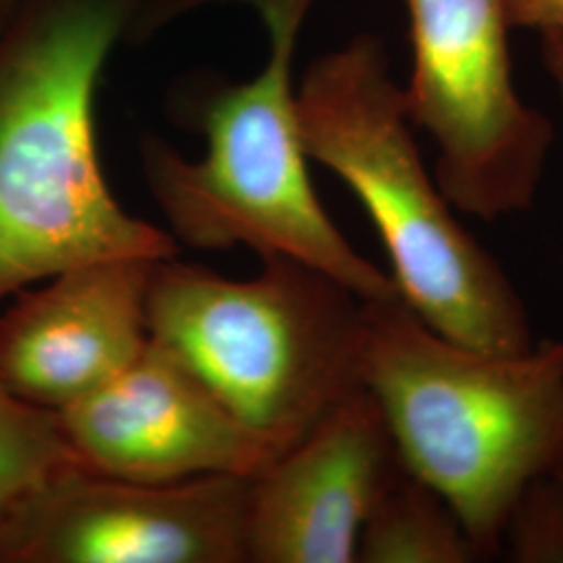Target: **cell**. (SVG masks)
<instances>
[{
  "label": "cell",
  "mask_w": 563,
  "mask_h": 563,
  "mask_svg": "<svg viewBox=\"0 0 563 563\" xmlns=\"http://www.w3.org/2000/svg\"><path fill=\"white\" fill-rule=\"evenodd\" d=\"M558 476H560V481H562L563 484V467L562 470H558Z\"/></svg>",
  "instance_id": "ac0fdd59"
},
{
  "label": "cell",
  "mask_w": 563,
  "mask_h": 563,
  "mask_svg": "<svg viewBox=\"0 0 563 563\" xmlns=\"http://www.w3.org/2000/svg\"><path fill=\"white\" fill-rule=\"evenodd\" d=\"M413 125L439 148L434 178L449 202L495 222L528 211L555 130L514 81L505 0H402Z\"/></svg>",
  "instance_id": "8992f818"
},
{
  "label": "cell",
  "mask_w": 563,
  "mask_h": 563,
  "mask_svg": "<svg viewBox=\"0 0 563 563\" xmlns=\"http://www.w3.org/2000/svg\"><path fill=\"white\" fill-rule=\"evenodd\" d=\"M78 467L57 413L0 388V547L23 509L67 470Z\"/></svg>",
  "instance_id": "7c38bea8"
},
{
  "label": "cell",
  "mask_w": 563,
  "mask_h": 563,
  "mask_svg": "<svg viewBox=\"0 0 563 563\" xmlns=\"http://www.w3.org/2000/svg\"><path fill=\"white\" fill-rule=\"evenodd\" d=\"M57 420L80 470L132 483L253 478L276 460L178 355L153 339L115 378L57 411Z\"/></svg>",
  "instance_id": "ba28073f"
},
{
  "label": "cell",
  "mask_w": 563,
  "mask_h": 563,
  "mask_svg": "<svg viewBox=\"0 0 563 563\" xmlns=\"http://www.w3.org/2000/svg\"><path fill=\"white\" fill-rule=\"evenodd\" d=\"M511 27L563 32V0H505Z\"/></svg>",
  "instance_id": "5bb4252c"
},
{
  "label": "cell",
  "mask_w": 563,
  "mask_h": 563,
  "mask_svg": "<svg viewBox=\"0 0 563 563\" xmlns=\"http://www.w3.org/2000/svg\"><path fill=\"white\" fill-rule=\"evenodd\" d=\"M153 262L84 263L15 292L0 309V388L57 413L115 378L151 339Z\"/></svg>",
  "instance_id": "30bf717a"
},
{
  "label": "cell",
  "mask_w": 563,
  "mask_h": 563,
  "mask_svg": "<svg viewBox=\"0 0 563 563\" xmlns=\"http://www.w3.org/2000/svg\"><path fill=\"white\" fill-rule=\"evenodd\" d=\"M23 2L25 0H0V36L11 25V21L15 20Z\"/></svg>",
  "instance_id": "e0dca14e"
},
{
  "label": "cell",
  "mask_w": 563,
  "mask_h": 563,
  "mask_svg": "<svg viewBox=\"0 0 563 563\" xmlns=\"http://www.w3.org/2000/svg\"><path fill=\"white\" fill-rule=\"evenodd\" d=\"M176 0H144L128 41L144 42L167 23V13Z\"/></svg>",
  "instance_id": "9a60e30c"
},
{
  "label": "cell",
  "mask_w": 563,
  "mask_h": 563,
  "mask_svg": "<svg viewBox=\"0 0 563 563\" xmlns=\"http://www.w3.org/2000/svg\"><path fill=\"white\" fill-rule=\"evenodd\" d=\"M213 2L253 7L267 27L269 55L253 80L205 78L178 88V120L207 142L201 162L184 159L157 136L142 139V176L172 236L195 249L244 244L297 260L362 301L401 297L390 274L346 241L309 178L292 63L316 0H184V7Z\"/></svg>",
  "instance_id": "3957f363"
},
{
  "label": "cell",
  "mask_w": 563,
  "mask_h": 563,
  "mask_svg": "<svg viewBox=\"0 0 563 563\" xmlns=\"http://www.w3.org/2000/svg\"><path fill=\"white\" fill-rule=\"evenodd\" d=\"M228 280L176 257L148 280V334L178 355L278 460L365 388L363 301L284 255Z\"/></svg>",
  "instance_id": "5b68a950"
},
{
  "label": "cell",
  "mask_w": 563,
  "mask_h": 563,
  "mask_svg": "<svg viewBox=\"0 0 563 563\" xmlns=\"http://www.w3.org/2000/svg\"><path fill=\"white\" fill-rule=\"evenodd\" d=\"M363 380L409 474L453 507L481 560L501 555L523 490L563 467V342L488 353L402 301H363Z\"/></svg>",
  "instance_id": "7a4b0ae2"
},
{
  "label": "cell",
  "mask_w": 563,
  "mask_h": 563,
  "mask_svg": "<svg viewBox=\"0 0 563 563\" xmlns=\"http://www.w3.org/2000/svg\"><path fill=\"white\" fill-rule=\"evenodd\" d=\"M543 63L563 102V32H543Z\"/></svg>",
  "instance_id": "2e32d148"
},
{
  "label": "cell",
  "mask_w": 563,
  "mask_h": 563,
  "mask_svg": "<svg viewBox=\"0 0 563 563\" xmlns=\"http://www.w3.org/2000/svg\"><path fill=\"white\" fill-rule=\"evenodd\" d=\"M402 472L383 409L362 388L251 478L246 563L357 562L363 523Z\"/></svg>",
  "instance_id": "9c48e42d"
},
{
  "label": "cell",
  "mask_w": 563,
  "mask_h": 563,
  "mask_svg": "<svg viewBox=\"0 0 563 563\" xmlns=\"http://www.w3.org/2000/svg\"><path fill=\"white\" fill-rule=\"evenodd\" d=\"M504 549L514 562H563V484L555 474L523 490L505 526Z\"/></svg>",
  "instance_id": "4fadbf2b"
},
{
  "label": "cell",
  "mask_w": 563,
  "mask_h": 563,
  "mask_svg": "<svg viewBox=\"0 0 563 563\" xmlns=\"http://www.w3.org/2000/svg\"><path fill=\"white\" fill-rule=\"evenodd\" d=\"M357 562L470 563L481 555L453 507L405 470L363 523Z\"/></svg>",
  "instance_id": "8fae6325"
},
{
  "label": "cell",
  "mask_w": 563,
  "mask_h": 563,
  "mask_svg": "<svg viewBox=\"0 0 563 563\" xmlns=\"http://www.w3.org/2000/svg\"><path fill=\"white\" fill-rule=\"evenodd\" d=\"M144 0H25L0 36V309L84 263L178 255L102 174L97 90Z\"/></svg>",
  "instance_id": "6da1fadb"
},
{
  "label": "cell",
  "mask_w": 563,
  "mask_h": 563,
  "mask_svg": "<svg viewBox=\"0 0 563 563\" xmlns=\"http://www.w3.org/2000/svg\"><path fill=\"white\" fill-rule=\"evenodd\" d=\"M251 478L132 483L71 467L23 509L0 563H246Z\"/></svg>",
  "instance_id": "52a82bcc"
},
{
  "label": "cell",
  "mask_w": 563,
  "mask_h": 563,
  "mask_svg": "<svg viewBox=\"0 0 563 563\" xmlns=\"http://www.w3.org/2000/svg\"><path fill=\"white\" fill-rule=\"evenodd\" d=\"M297 118L307 157L360 199L383 239L390 278L423 322L488 353L534 346L518 288L426 169L378 36L360 34L313 60L297 88Z\"/></svg>",
  "instance_id": "277c9868"
}]
</instances>
